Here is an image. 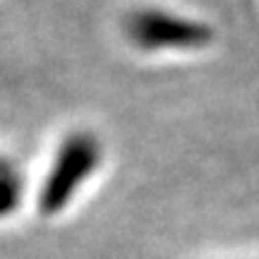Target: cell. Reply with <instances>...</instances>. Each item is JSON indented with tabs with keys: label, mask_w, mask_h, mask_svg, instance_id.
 I'll return each mask as SVG.
<instances>
[{
	"label": "cell",
	"mask_w": 259,
	"mask_h": 259,
	"mask_svg": "<svg viewBox=\"0 0 259 259\" xmlns=\"http://www.w3.org/2000/svg\"><path fill=\"white\" fill-rule=\"evenodd\" d=\"M19 199H22V180L5 161H0V219L10 216L17 209Z\"/></svg>",
	"instance_id": "cell-3"
},
{
	"label": "cell",
	"mask_w": 259,
	"mask_h": 259,
	"mask_svg": "<svg viewBox=\"0 0 259 259\" xmlns=\"http://www.w3.org/2000/svg\"><path fill=\"white\" fill-rule=\"evenodd\" d=\"M101 161V144L89 132H74L63 142L53 168L38 194V209L46 216L63 211L72 202L77 187L92 176Z\"/></svg>",
	"instance_id": "cell-1"
},
{
	"label": "cell",
	"mask_w": 259,
	"mask_h": 259,
	"mask_svg": "<svg viewBox=\"0 0 259 259\" xmlns=\"http://www.w3.org/2000/svg\"><path fill=\"white\" fill-rule=\"evenodd\" d=\"M130 41L142 51H194L211 44L209 24L166 10H137L125 22Z\"/></svg>",
	"instance_id": "cell-2"
}]
</instances>
